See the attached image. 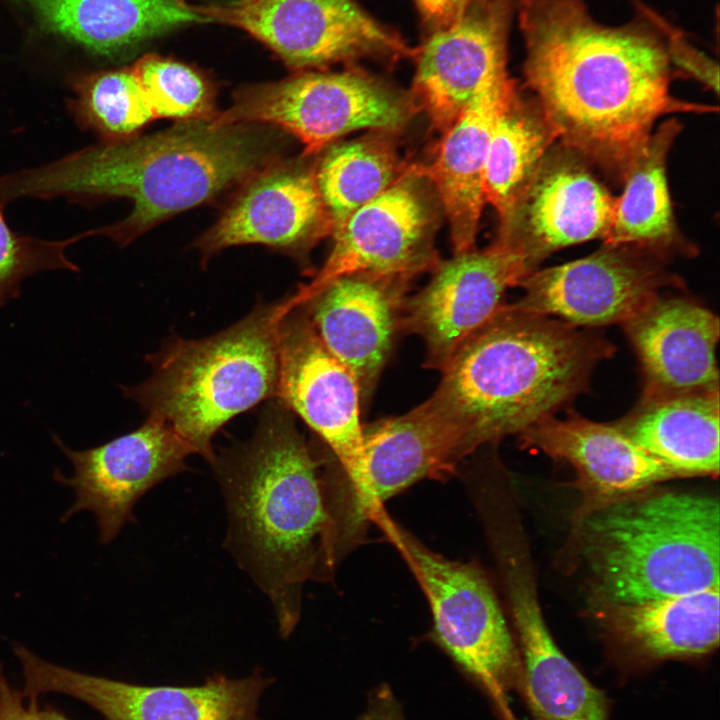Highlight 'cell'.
Segmentation results:
<instances>
[{
	"label": "cell",
	"mask_w": 720,
	"mask_h": 720,
	"mask_svg": "<svg viewBox=\"0 0 720 720\" xmlns=\"http://www.w3.org/2000/svg\"><path fill=\"white\" fill-rule=\"evenodd\" d=\"M524 75L562 144L624 175L656 121L713 112L669 91V47L648 24L598 23L584 0H520Z\"/></svg>",
	"instance_id": "1"
},
{
	"label": "cell",
	"mask_w": 720,
	"mask_h": 720,
	"mask_svg": "<svg viewBox=\"0 0 720 720\" xmlns=\"http://www.w3.org/2000/svg\"><path fill=\"white\" fill-rule=\"evenodd\" d=\"M276 136L253 124L181 121L160 133L103 141L0 177V205L20 197H126L134 203L128 217L89 231L126 245L274 162Z\"/></svg>",
	"instance_id": "2"
},
{
	"label": "cell",
	"mask_w": 720,
	"mask_h": 720,
	"mask_svg": "<svg viewBox=\"0 0 720 720\" xmlns=\"http://www.w3.org/2000/svg\"><path fill=\"white\" fill-rule=\"evenodd\" d=\"M613 351L591 329L505 303L453 354L419 407L462 460L555 415L584 392L593 369Z\"/></svg>",
	"instance_id": "3"
},
{
	"label": "cell",
	"mask_w": 720,
	"mask_h": 720,
	"mask_svg": "<svg viewBox=\"0 0 720 720\" xmlns=\"http://www.w3.org/2000/svg\"><path fill=\"white\" fill-rule=\"evenodd\" d=\"M294 416L274 398L253 436L212 462L229 515L226 543L271 600L283 638L298 623L304 583L328 575L323 474Z\"/></svg>",
	"instance_id": "4"
},
{
	"label": "cell",
	"mask_w": 720,
	"mask_h": 720,
	"mask_svg": "<svg viewBox=\"0 0 720 720\" xmlns=\"http://www.w3.org/2000/svg\"><path fill=\"white\" fill-rule=\"evenodd\" d=\"M284 305L285 300L258 304L206 338H173L147 358L150 377L123 393L212 464L215 434L238 414L277 397Z\"/></svg>",
	"instance_id": "5"
},
{
	"label": "cell",
	"mask_w": 720,
	"mask_h": 720,
	"mask_svg": "<svg viewBox=\"0 0 720 720\" xmlns=\"http://www.w3.org/2000/svg\"><path fill=\"white\" fill-rule=\"evenodd\" d=\"M717 498L663 492L622 498L584 522V554L600 593L626 605L719 586Z\"/></svg>",
	"instance_id": "6"
},
{
	"label": "cell",
	"mask_w": 720,
	"mask_h": 720,
	"mask_svg": "<svg viewBox=\"0 0 720 720\" xmlns=\"http://www.w3.org/2000/svg\"><path fill=\"white\" fill-rule=\"evenodd\" d=\"M400 553L432 612L434 636L455 663L486 692L507 720V697L521 688V658L495 594L470 563L449 560L422 544L384 510L370 517Z\"/></svg>",
	"instance_id": "7"
},
{
	"label": "cell",
	"mask_w": 720,
	"mask_h": 720,
	"mask_svg": "<svg viewBox=\"0 0 720 720\" xmlns=\"http://www.w3.org/2000/svg\"><path fill=\"white\" fill-rule=\"evenodd\" d=\"M415 101L358 72L299 73L239 89L217 125L264 123L296 136L304 156L362 129L393 132L415 111Z\"/></svg>",
	"instance_id": "8"
},
{
	"label": "cell",
	"mask_w": 720,
	"mask_h": 720,
	"mask_svg": "<svg viewBox=\"0 0 720 720\" xmlns=\"http://www.w3.org/2000/svg\"><path fill=\"white\" fill-rule=\"evenodd\" d=\"M460 461L452 440L419 406L364 425L357 473L346 479L323 475L329 562L336 566L388 498L424 478L448 477Z\"/></svg>",
	"instance_id": "9"
},
{
	"label": "cell",
	"mask_w": 720,
	"mask_h": 720,
	"mask_svg": "<svg viewBox=\"0 0 720 720\" xmlns=\"http://www.w3.org/2000/svg\"><path fill=\"white\" fill-rule=\"evenodd\" d=\"M14 652L23 668L25 696L66 694L105 720H262L260 699L273 682L254 671L243 678L215 673L193 686L138 685L54 665L19 644Z\"/></svg>",
	"instance_id": "10"
},
{
	"label": "cell",
	"mask_w": 720,
	"mask_h": 720,
	"mask_svg": "<svg viewBox=\"0 0 720 720\" xmlns=\"http://www.w3.org/2000/svg\"><path fill=\"white\" fill-rule=\"evenodd\" d=\"M421 167H410L333 233L334 245L312 281L292 296L299 303L337 278L367 273L411 280L439 263L433 248L436 207Z\"/></svg>",
	"instance_id": "11"
},
{
	"label": "cell",
	"mask_w": 720,
	"mask_h": 720,
	"mask_svg": "<svg viewBox=\"0 0 720 720\" xmlns=\"http://www.w3.org/2000/svg\"><path fill=\"white\" fill-rule=\"evenodd\" d=\"M196 11L206 22L248 32L295 70L366 54L414 52L354 0H229L196 5Z\"/></svg>",
	"instance_id": "12"
},
{
	"label": "cell",
	"mask_w": 720,
	"mask_h": 720,
	"mask_svg": "<svg viewBox=\"0 0 720 720\" xmlns=\"http://www.w3.org/2000/svg\"><path fill=\"white\" fill-rule=\"evenodd\" d=\"M648 253L603 244L587 257L535 269L521 281L523 294L511 305L578 328L623 325L664 288L682 286Z\"/></svg>",
	"instance_id": "13"
},
{
	"label": "cell",
	"mask_w": 720,
	"mask_h": 720,
	"mask_svg": "<svg viewBox=\"0 0 720 720\" xmlns=\"http://www.w3.org/2000/svg\"><path fill=\"white\" fill-rule=\"evenodd\" d=\"M531 272L522 253L500 236L487 248L455 253L437 264L422 290L406 298L401 329L422 338L426 366L441 371L504 306L507 290Z\"/></svg>",
	"instance_id": "14"
},
{
	"label": "cell",
	"mask_w": 720,
	"mask_h": 720,
	"mask_svg": "<svg viewBox=\"0 0 720 720\" xmlns=\"http://www.w3.org/2000/svg\"><path fill=\"white\" fill-rule=\"evenodd\" d=\"M277 399L330 450L339 478L354 476L363 458L361 394L349 369L323 344L304 307L285 299L278 322Z\"/></svg>",
	"instance_id": "15"
},
{
	"label": "cell",
	"mask_w": 720,
	"mask_h": 720,
	"mask_svg": "<svg viewBox=\"0 0 720 720\" xmlns=\"http://www.w3.org/2000/svg\"><path fill=\"white\" fill-rule=\"evenodd\" d=\"M53 439L73 467L71 477L54 472L55 480L75 493L61 521L91 512L103 544L134 520L133 508L148 490L186 470L185 459L192 454L170 426L149 416L136 430L86 450H73L56 435Z\"/></svg>",
	"instance_id": "16"
},
{
	"label": "cell",
	"mask_w": 720,
	"mask_h": 720,
	"mask_svg": "<svg viewBox=\"0 0 720 720\" xmlns=\"http://www.w3.org/2000/svg\"><path fill=\"white\" fill-rule=\"evenodd\" d=\"M581 158L565 146L549 150L500 222L499 236L522 253L532 271L551 253L604 240L609 232L616 198Z\"/></svg>",
	"instance_id": "17"
},
{
	"label": "cell",
	"mask_w": 720,
	"mask_h": 720,
	"mask_svg": "<svg viewBox=\"0 0 720 720\" xmlns=\"http://www.w3.org/2000/svg\"><path fill=\"white\" fill-rule=\"evenodd\" d=\"M329 233L332 224L317 189L314 168L274 161L241 184L195 247L204 260L224 248L253 243L303 258Z\"/></svg>",
	"instance_id": "18"
},
{
	"label": "cell",
	"mask_w": 720,
	"mask_h": 720,
	"mask_svg": "<svg viewBox=\"0 0 720 720\" xmlns=\"http://www.w3.org/2000/svg\"><path fill=\"white\" fill-rule=\"evenodd\" d=\"M410 280L367 273L335 279L305 300L325 347L354 375L365 405L401 329Z\"/></svg>",
	"instance_id": "19"
},
{
	"label": "cell",
	"mask_w": 720,
	"mask_h": 720,
	"mask_svg": "<svg viewBox=\"0 0 720 720\" xmlns=\"http://www.w3.org/2000/svg\"><path fill=\"white\" fill-rule=\"evenodd\" d=\"M508 0H486L438 30L418 51L414 92L445 132L479 90L506 71Z\"/></svg>",
	"instance_id": "20"
},
{
	"label": "cell",
	"mask_w": 720,
	"mask_h": 720,
	"mask_svg": "<svg viewBox=\"0 0 720 720\" xmlns=\"http://www.w3.org/2000/svg\"><path fill=\"white\" fill-rule=\"evenodd\" d=\"M623 326L641 365L643 396L719 390V319L705 306L659 294Z\"/></svg>",
	"instance_id": "21"
},
{
	"label": "cell",
	"mask_w": 720,
	"mask_h": 720,
	"mask_svg": "<svg viewBox=\"0 0 720 720\" xmlns=\"http://www.w3.org/2000/svg\"><path fill=\"white\" fill-rule=\"evenodd\" d=\"M520 439L527 447L569 463L584 491L600 506L679 477L616 423L595 422L576 413L545 418Z\"/></svg>",
	"instance_id": "22"
},
{
	"label": "cell",
	"mask_w": 720,
	"mask_h": 720,
	"mask_svg": "<svg viewBox=\"0 0 720 720\" xmlns=\"http://www.w3.org/2000/svg\"><path fill=\"white\" fill-rule=\"evenodd\" d=\"M516 93L507 73L484 84L444 132L432 165L421 167L447 216L455 253L474 248L486 202L484 169L491 131Z\"/></svg>",
	"instance_id": "23"
},
{
	"label": "cell",
	"mask_w": 720,
	"mask_h": 720,
	"mask_svg": "<svg viewBox=\"0 0 720 720\" xmlns=\"http://www.w3.org/2000/svg\"><path fill=\"white\" fill-rule=\"evenodd\" d=\"M506 576L521 644V690L533 720H610L605 694L561 651L541 613L534 587L518 563Z\"/></svg>",
	"instance_id": "24"
},
{
	"label": "cell",
	"mask_w": 720,
	"mask_h": 720,
	"mask_svg": "<svg viewBox=\"0 0 720 720\" xmlns=\"http://www.w3.org/2000/svg\"><path fill=\"white\" fill-rule=\"evenodd\" d=\"M615 423L679 477L719 472V390L642 396Z\"/></svg>",
	"instance_id": "25"
},
{
	"label": "cell",
	"mask_w": 720,
	"mask_h": 720,
	"mask_svg": "<svg viewBox=\"0 0 720 720\" xmlns=\"http://www.w3.org/2000/svg\"><path fill=\"white\" fill-rule=\"evenodd\" d=\"M47 29L102 55L189 23H206L188 0H25Z\"/></svg>",
	"instance_id": "26"
},
{
	"label": "cell",
	"mask_w": 720,
	"mask_h": 720,
	"mask_svg": "<svg viewBox=\"0 0 720 720\" xmlns=\"http://www.w3.org/2000/svg\"><path fill=\"white\" fill-rule=\"evenodd\" d=\"M614 606L615 631L640 660L699 657L718 647L719 586Z\"/></svg>",
	"instance_id": "27"
},
{
	"label": "cell",
	"mask_w": 720,
	"mask_h": 720,
	"mask_svg": "<svg viewBox=\"0 0 720 720\" xmlns=\"http://www.w3.org/2000/svg\"><path fill=\"white\" fill-rule=\"evenodd\" d=\"M681 125L670 119L652 132L624 173L613 220L603 243L658 254L679 244L666 177V162Z\"/></svg>",
	"instance_id": "28"
},
{
	"label": "cell",
	"mask_w": 720,
	"mask_h": 720,
	"mask_svg": "<svg viewBox=\"0 0 720 720\" xmlns=\"http://www.w3.org/2000/svg\"><path fill=\"white\" fill-rule=\"evenodd\" d=\"M557 139L539 106L516 93L497 117L490 135L485 169V201L500 222Z\"/></svg>",
	"instance_id": "29"
},
{
	"label": "cell",
	"mask_w": 720,
	"mask_h": 720,
	"mask_svg": "<svg viewBox=\"0 0 720 720\" xmlns=\"http://www.w3.org/2000/svg\"><path fill=\"white\" fill-rule=\"evenodd\" d=\"M410 167L401 163L392 143L371 136L333 143L326 148L314 176L332 224V233L358 208L368 203Z\"/></svg>",
	"instance_id": "30"
},
{
	"label": "cell",
	"mask_w": 720,
	"mask_h": 720,
	"mask_svg": "<svg viewBox=\"0 0 720 720\" xmlns=\"http://www.w3.org/2000/svg\"><path fill=\"white\" fill-rule=\"evenodd\" d=\"M71 111L83 128L103 141L136 136L152 119V108L131 68L79 76L73 81Z\"/></svg>",
	"instance_id": "31"
},
{
	"label": "cell",
	"mask_w": 720,
	"mask_h": 720,
	"mask_svg": "<svg viewBox=\"0 0 720 720\" xmlns=\"http://www.w3.org/2000/svg\"><path fill=\"white\" fill-rule=\"evenodd\" d=\"M155 118L181 121L213 117L214 89L198 71L181 62L146 55L131 68Z\"/></svg>",
	"instance_id": "32"
},
{
	"label": "cell",
	"mask_w": 720,
	"mask_h": 720,
	"mask_svg": "<svg viewBox=\"0 0 720 720\" xmlns=\"http://www.w3.org/2000/svg\"><path fill=\"white\" fill-rule=\"evenodd\" d=\"M85 237L88 231L57 241L17 235L6 224L0 205V307L19 296L22 281L31 275L55 269L79 271L66 249Z\"/></svg>",
	"instance_id": "33"
},
{
	"label": "cell",
	"mask_w": 720,
	"mask_h": 720,
	"mask_svg": "<svg viewBox=\"0 0 720 720\" xmlns=\"http://www.w3.org/2000/svg\"><path fill=\"white\" fill-rule=\"evenodd\" d=\"M11 687L0 669V720H70Z\"/></svg>",
	"instance_id": "34"
},
{
	"label": "cell",
	"mask_w": 720,
	"mask_h": 720,
	"mask_svg": "<svg viewBox=\"0 0 720 720\" xmlns=\"http://www.w3.org/2000/svg\"><path fill=\"white\" fill-rule=\"evenodd\" d=\"M359 720H406V717L393 690L381 684L370 692Z\"/></svg>",
	"instance_id": "35"
},
{
	"label": "cell",
	"mask_w": 720,
	"mask_h": 720,
	"mask_svg": "<svg viewBox=\"0 0 720 720\" xmlns=\"http://www.w3.org/2000/svg\"><path fill=\"white\" fill-rule=\"evenodd\" d=\"M426 18L439 30L457 21L469 8L471 0H417Z\"/></svg>",
	"instance_id": "36"
}]
</instances>
